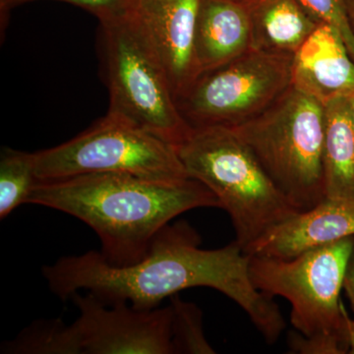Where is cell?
<instances>
[{
  "instance_id": "4",
  "label": "cell",
  "mask_w": 354,
  "mask_h": 354,
  "mask_svg": "<svg viewBox=\"0 0 354 354\" xmlns=\"http://www.w3.org/2000/svg\"><path fill=\"white\" fill-rule=\"evenodd\" d=\"M177 153L190 178L204 184L227 212L244 252L297 214L232 127H195Z\"/></svg>"
},
{
  "instance_id": "21",
  "label": "cell",
  "mask_w": 354,
  "mask_h": 354,
  "mask_svg": "<svg viewBox=\"0 0 354 354\" xmlns=\"http://www.w3.org/2000/svg\"><path fill=\"white\" fill-rule=\"evenodd\" d=\"M344 290L354 311V252L349 259L348 268L344 279Z\"/></svg>"
},
{
  "instance_id": "18",
  "label": "cell",
  "mask_w": 354,
  "mask_h": 354,
  "mask_svg": "<svg viewBox=\"0 0 354 354\" xmlns=\"http://www.w3.org/2000/svg\"><path fill=\"white\" fill-rule=\"evenodd\" d=\"M172 344L174 353L214 354L215 349L205 337L199 307L177 295L171 297Z\"/></svg>"
},
{
  "instance_id": "1",
  "label": "cell",
  "mask_w": 354,
  "mask_h": 354,
  "mask_svg": "<svg viewBox=\"0 0 354 354\" xmlns=\"http://www.w3.org/2000/svg\"><path fill=\"white\" fill-rule=\"evenodd\" d=\"M200 235L185 221L167 225L148 253L131 265H113L101 252L66 256L44 266L50 290L62 299L88 290L106 304L127 302L134 308H158L167 297L191 288H211L239 305L265 341L274 344L286 328L272 297L254 286L250 257L236 241L220 249L200 248Z\"/></svg>"
},
{
  "instance_id": "22",
  "label": "cell",
  "mask_w": 354,
  "mask_h": 354,
  "mask_svg": "<svg viewBox=\"0 0 354 354\" xmlns=\"http://www.w3.org/2000/svg\"><path fill=\"white\" fill-rule=\"evenodd\" d=\"M346 334L349 346V353H354V320L349 318L348 314L346 313Z\"/></svg>"
},
{
  "instance_id": "16",
  "label": "cell",
  "mask_w": 354,
  "mask_h": 354,
  "mask_svg": "<svg viewBox=\"0 0 354 354\" xmlns=\"http://www.w3.org/2000/svg\"><path fill=\"white\" fill-rule=\"evenodd\" d=\"M37 183L34 153L10 148L2 149L0 158V218L7 216L22 204H27Z\"/></svg>"
},
{
  "instance_id": "5",
  "label": "cell",
  "mask_w": 354,
  "mask_h": 354,
  "mask_svg": "<svg viewBox=\"0 0 354 354\" xmlns=\"http://www.w3.org/2000/svg\"><path fill=\"white\" fill-rule=\"evenodd\" d=\"M324 104L291 85L269 108L234 129L298 211L325 199Z\"/></svg>"
},
{
  "instance_id": "17",
  "label": "cell",
  "mask_w": 354,
  "mask_h": 354,
  "mask_svg": "<svg viewBox=\"0 0 354 354\" xmlns=\"http://www.w3.org/2000/svg\"><path fill=\"white\" fill-rule=\"evenodd\" d=\"M2 353L75 354L69 325L62 320L35 321L13 341L4 342Z\"/></svg>"
},
{
  "instance_id": "19",
  "label": "cell",
  "mask_w": 354,
  "mask_h": 354,
  "mask_svg": "<svg viewBox=\"0 0 354 354\" xmlns=\"http://www.w3.org/2000/svg\"><path fill=\"white\" fill-rule=\"evenodd\" d=\"M314 17L320 23L334 27L354 60V31L349 23L342 0H300Z\"/></svg>"
},
{
  "instance_id": "10",
  "label": "cell",
  "mask_w": 354,
  "mask_h": 354,
  "mask_svg": "<svg viewBox=\"0 0 354 354\" xmlns=\"http://www.w3.org/2000/svg\"><path fill=\"white\" fill-rule=\"evenodd\" d=\"M202 0H133L131 14L169 77L176 100L200 76L195 55Z\"/></svg>"
},
{
  "instance_id": "9",
  "label": "cell",
  "mask_w": 354,
  "mask_h": 354,
  "mask_svg": "<svg viewBox=\"0 0 354 354\" xmlns=\"http://www.w3.org/2000/svg\"><path fill=\"white\" fill-rule=\"evenodd\" d=\"M78 319L70 325L76 354H172V308L141 310L74 293Z\"/></svg>"
},
{
  "instance_id": "12",
  "label": "cell",
  "mask_w": 354,
  "mask_h": 354,
  "mask_svg": "<svg viewBox=\"0 0 354 354\" xmlns=\"http://www.w3.org/2000/svg\"><path fill=\"white\" fill-rule=\"evenodd\" d=\"M291 85L325 104L354 91V60L332 26L321 23L292 58Z\"/></svg>"
},
{
  "instance_id": "24",
  "label": "cell",
  "mask_w": 354,
  "mask_h": 354,
  "mask_svg": "<svg viewBox=\"0 0 354 354\" xmlns=\"http://www.w3.org/2000/svg\"><path fill=\"white\" fill-rule=\"evenodd\" d=\"M349 101H351V111H353V123H354V91L351 93V95H348Z\"/></svg>"
},
{
  "instance_id": "7",
  "label": "cell",
  "mask_w": 354,
  "mask_h": 354,
  "mask_svg": "<svg viewBox=\"0 0 354 354\" xmlns=\"http://www.w3.org/2000/svg\"><path fill=\"white\" fill-rule=\"evenodd\" d=\"M34 164L39 181L88 174L189 178L176 147L109 113L73 139L34 153Z\"/></svg>"
},
{
  "instance_id": "3",
  "label": "cell",
  "mask_w": 354,
  "mask_h": 354,
  "mask_svg": "<svg viewBox=\"0 0 354 354\" xmlns=\"http://www.w3.org/2000/svg\"><path fill=\"white\" fill-rule=\"evenodd\" d=\"M354 236L307 251L291 259L249 255L254 286L291 304L288 346L297 354L349 353L346 309L341 291Z\"/></svg>"
},
{
  "instance_id": "20",
  "label": "cell",
  "mask_w": 354,
  "mask_h": 354,
  "mask_svg": "<svg viewBox=\"0 0 354 354\" xmlns=\"http://www.w3.org/2000/svg\"><path fill=\"white\" fill-rule=\"evenodd\" d=\"M38 0H0L1 25L6 22L8 14L16 7ZM81 7L88 12L94 14L101 21L113 19L124 15L131 6L133 0H57Z\"/></svg>"
},
{
  "instance_id": "11",
  "label": "cell",
  "mask_w": 354,
  "mask_h": 354,
  "mask_svg": "<svg viewBox=\"0 0 354 354\" xmlns=\"http://www.w3.org/2000/svg\"><path fill=\"white\" fill-rule=\"evenodd\" d=\"M354 236V200L325 198L298 212L249 247L248 255L291 259L307 251Z\"/></svg>"
},
{
  "instance_id": "14",
  "label": "cell",
  "mask_w": 354,
  "mask_h": 354,
  "mask_svg": "<svg viewBox=\"0 0 354 354\" xmlns=\"http://www.w3.org/2000/svg\"><path fill=\"white\" fill-rule=\"evenodd\" d=\"M324 113L325 196L354 200V123L348 95L326 102Z\"/></svg>"
},
{
  "instance_id": "2",
  "label": "cell",
  "mask_w": 354,
  "mask_h": 354,
  "mask_svg": "<svg viewBox=\"0 0 354 354\" xmlns=\"http://www.w3.org/2000/svg\"><path fill=\"white\" fill-rule=\"evenodd\" d=\"M27 204L82 221L99 236L104 257L120 266L141 260L158 232L181 214L221 209L215 194L196 179L157 180L127 174L37 180Z\"/></svg>"
},
{
  "instance_id": "8",
  "label": "cell",
  "mask_w": 354,
  "mask_h": 354,
  "mask_svg": "<svg viewBox=\"0 0 354 354\" xmlns=\"http://www.w3.org/2000/svg\"><path fill=\"white\" fill-rule=\"evenodd\" d=\"M292 55L251 48L241 57L198 77L176 100L191 128L250 120L291 86Z\"/></svg>"
},
{
  "instance_id": "13",
  "label": "cell",
  "mask_w": 354,
  "mask_h": 354,
  "mask_svg": "<svg viewBox=\"0 0 354 354\" xmlns=\"http://www.w3.org/2000/svg\"><path fill=\"white\" fill-rule=\"evenodd\" d=\"M251 48L248 6L237 0H202L195 39L200 75L230 64Z\"/></svg>"
},
{
  "instance_id": "15",
  "label": "cell",
  "mask_w": 354,
  "mask_h": 354,
  "mask_svg": "<svg viewBox=\"0 0 354 354\" xmlns=\"http://www.w3.org/2000/svg\"><path fill=\"white\" fill-rule=\"evenodd\" d=\"M248 7L254 50L293 55L321 24L300 0H261Z\"/></svg>"
},
{
  "instance_id": "25",
  "label": "cell",
  "mask_w": 354,
  "mask_h": 354,
  "mask_svg": "<svg viewBox=\"0 0 354 354\" xmlns=\"http://www.w3.org/2000/svg\"><path fill=\"white\" fill-rule=\"evenodd\" d=\"M237 1H241V0H237ZM261 1V0H251V2L253 3H255V2Z\"/></svg>"
},
{
  "instance_id": "6",
  "label": "cell",
  "mask_w": 354,
  "mask_h": 354,
  "mask_svg": "<svg viewBox=\"0 0 354 354\" xmlns=\"http://www.w3.org/2000/svg\"><path fill=\"white\" fill-rule=\"evenodd\" d=\"M99 53L111 100L109 113L177 149L192 128L179 111L157 53L128 11L100 22Z\"/></svg>"
},
{
  "instance_id": "23",
  "label": "cell",
  "mask_w": 354,
  "mask_h": 354,
  "mask_svg": "<svg viewBox=\"0 0 354 354\" xmlns=\"http://www.w3.org/2000/svg\"><path fill=\"white\" fill-rule=\"evenodd\" d=\"M342 1H344V8H346L349 23H351L354 31V0H342Z\"/></svg>"
}]
</instances>
